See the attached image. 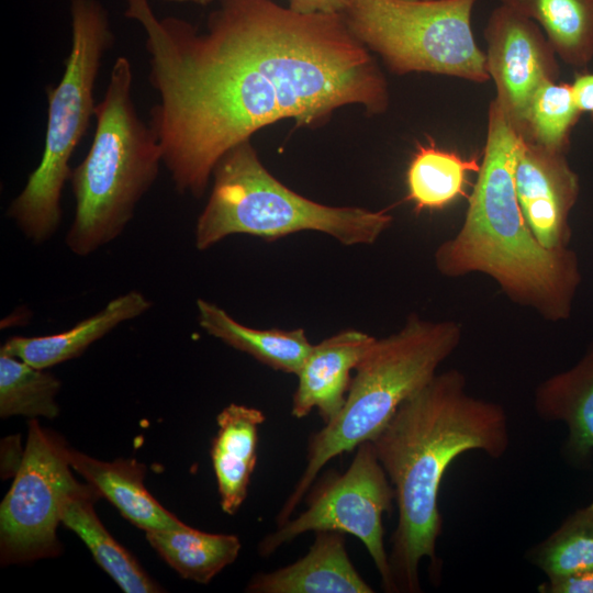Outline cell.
Listing matches in <instances>:
<instances>
[{"mask_svg": "<svg viewBox=\"0 0 593 593\" xmlns=\"http://www.w3.org/2000/svg\"><path fill=\"white\" fill-rule=\"evenodd\" d=\"M145 34L158 96L149 125L180 194L201 198L219 160L268 124L322 123L338 108L387 110V81L343 14H300L272 0H219L205 31L125 0Z\"/></svg>", "mask_w": 593, "mask_h": 593, "instance_id": "6da1fadb", "label": "cell"}, {"mask_svg": "<svg viewBox=\"0 0 593 593\" xmlns=\"http://www.w3.org/2000/svg\"><path fill=\"white\" fill-rule=\"evenodd\" d=\"M371 441L398 507L389 553L392 593H418L422 560H430L437 577L440 570L443 478L466 451L503 457L511 443L507 414L501 404L470 394L466 376L449 369L405 400Z\"/></svg>", "mask_w": 593, "mask_h": 593, "instance_id": "7a4b0ae2", "label": "cell"}, {"mask_svg": "<svg viewBox=\"0 0 593 593\" xmlns=\"http://www.w3.org/2000/svg\"><path fill=\"white\" fill-rule=\"evenodd\" d=\"M522 136L496 100L490 102L482 164L465 221L441 243L434 261L439 273L491 277L514 303L558 323L572 314L582 281L578 255L570 247L541 246L524 219L514 181Z\"/></svg>", "mask_w": 593, "mask_h": 593, "instance_id": "3957f363", "label": "cell"}, {"mask_svg": "<svg viewBox=\"0 0 593 593\" xmlns=\"http://www.w3.org/2000/svg\"><path fill=\"white\" fill-rule=\"evenodd\" d=\"M132 82L130 59L118 57L94 109L91 146L71 171L75 215L65 243L76 256L93 254L122 234L163 164L157 136L133 103Z\"/></svg>", "mask_w": 593, "mask_h": 593, "instance_id": "277c9868", "label": "cell"}, {"mask_svg": "<svg viewBox=\"0 0 593 593\" xmlns=\"http://www.w3.org/2000/svg\"><path fill=\"white\" fill-rule=\"evenodd\" d=\"M461 336L458 322L411 314L401 329L376 338L355 369L340 412L310 437L306 467L277 516L278 526L290 519L329 460L372 440L400 405L437 374Z\"/></svg>", "mask_w": 593, "mask_h": 593, "instance_id": "5b68a950", "label": "cell"}, {"mask_svg": "<svg viewBox=\"0 0 593 593\" xmlns=\"http://www.w3.org/2000/svg\"><path fill=\"white\" fill-rule=\"evenodd\" d=\"M212 178L194 228L199 250L235 234L273 240L302 231L325 233L346 246L371 245L393 221L384 210L329 206L294 192L265 168L250 139L231 148Z\"/></svg>", "mask_w": 593, "mask_h": 593, "instance_id": "8992f818", "label": "cell"}, {"mask_svg": "<svg viewBox=\"0 0 593 593\" xmlns=\"http://www.w3.org/2000/svg\"><path fill=\"white\" fill-rule=\"evenodd\" d=\"M71 46L56 86L46 87L47 120L42 158L7 216L33 244L51 239L61 222L60 199L70 158L94 116V86L114 42L109 13L99 0H70Z\"/></svg>", "mask_w": 593, "mask_h": 593, "instance_id": "52a82bcc", "label": "cell"}, {"mask_svg": "<svg viewBox=\"0 0 593 593\" xmlns=\"http://www.w3.org/2000/svg\"><path fill=\"white\" fill-rule=\"evenodd\" d=\"M475 1L348 0L343 16L398 75L424 71L485 82L486 57L471 29Z\"/></svg>", "mask_w": 593, "mask_h": 593, "instance_id": "ba28073f", "label": "cell"}, {"mask_svg": "<svg viewBox=\"0 0 593 593\" xmlns=\"http://www.w3.org/2000/svg\"><path fill=\"white\" fill-rule=\"evenodd\" d=\"M395 503L393 485L379 461L373 444L367 440L340 474L317 484L306 499L307 507L288 519L258 545L262 557L306 532L337 530L361 540L380 574L382 588L392 593L389 553L384 548L382 518Z\"/></svg>", "mask_w": 593, "mask_h": 593, "instance_id": "9c48e42d", "label": "cell"}, {"mask_svg": "<svg viewBox=\"0 0 593 593\" xmlns=\"http://www.w3.org/2000/svg\"><path fill=\"white\" fill-rule=\"evenodd\" d=\"M71 469L63 438L32 419L22 461L0 505L2 564L59 555L63 506L81 485Z\"/></svg>", "mask_w": 593, "mask_h": 593, "instance_id": "30bf717a", "label": "cell"}, {"mask_svg": "<svg viewBox=\"0 0 593 593\" xmlns=\"http://www.w3.org/2000/svg\"><path fill=\"white\" fill-rule=\"evenodd\" d=\"M484 37L486 68L496 87V102L513 128L528 136L532 98L546 80H557V54L533 20L500 4L490 13Z\"/></svg>", "mask_w": 593, "mask_h": 593, "instance_id": "8fae6325", "label": "cell"}, {"mask_svg": "<svg viewBox=\"0 0 593 593\" xmlns=\"http://www.w3.org/2000/svg\"><path fill=\"white\" fill-rule=\"evenodd\" d=\"M515 189L526 224L548 249L570 247V214L580 180L566 154L522 137L514 170Z\"/></svg>", "mask_w": 593, "mask_h": 593, "instance_id": "7c38bea8", "label": "cell"}, {"mask_svg": "<svg viewBox=\"0 0 593 593\" xmlns=\"http://www.w3.org/2000/svg\"><path fill=\"white\" fill-rule=\"evenodd\" d=\"M376 338L357 329L342 331L313 345L298 372L291 414L305 417L316 409L325 424L343 409L356 369Z\"/></svg>", "mask_w": 593, "mask_h": 593, "instance_id": "4fadbf2b", "label": "cell"}, {"mask_svg": "<svg viewBox=\"0 0 593 593\" xmlns=\"http://www.w3.org/2000/svg\"><path fill=\"white\" fill-rule=\"evenodd\" d=\"M344 535L337 530L315 532L305 556L275 571L255 574L246 592L373 593L349 559Z\"/></svg>", "mask_w": 593, "mask_h": 593, "instance_id": "5bb4252c", "label": "cell"}, {"mask_svg": "<svg viewBox=\"0 0 593 593\" xmlns=\"http://www.w3.org/2000/svg\"><path fill=\"white\" fill-rule=\"evenodd\" d=\"M534 409L542 421L567 426L566 456L586 463L593 452V340L577 363L536 388Z\"/></svg>", "mask_w": 593, "mask_h": 593, "instance_id": "9a60e30c", "label": "cell"}, {"mask_svg": "<svg viewBox=\"0 0 593 593\" xmlns=\"http://www.w3.org/2000/svg\"><path fill=\"white\" fill-rule=\"evenodd\" d=\"M150 306L152 302L142 292L131 290L65 332L34 337L12 336L1 346L0 354L19 358L38 369H48L79 357L118 325L141 316Z\"/></svg>", "mask_w": 593, "mask_h": 593, "instance_id": "2e32d148", "label": "cell"}, {"mask_svg": "<svg viewBox=\"0 0 593 593\" xmlns=\"http://www.w3.org/2000/svg\"><path fill=\"white\" fill-rule=\"evenodd\" d=\"M68 460L70 467L81 474L100 496L112 503L136 527L149 532L184 525L145 488V465L134 459L102 461L70 447Z\"/></svg>", "mask_w": 593, "mask_h": 593, "instance_id": "e0dca14e", "label": "cell"}, {"mask_svg": "<svg viewBox=\"0 0 593 593\" xmlns=\"http://www.w3.org/2000/svg\"><path fill=\"white\" fill-rule=\"evenodd\" d=\"M265 419L260 410L236 403L224 407L216 417L219 428L211 459L221 507L228 515H234L247 496L257 461L258 428Z\"/></svg>", "mask_w": 593, "mask_h": 593, "instance_id": "ac0fdd59", "label": "cell"}, {"mask_svg": "<svg viewBox=\"0 0 593 593\" xmlns=\"http://www.w3.org/2000/svg\"><path fill=\"white\" fill-rule=\"evenodd\" d=\"M100 497L88 483L68 495L61 511V524L72 530L90 550L96 562L126 593H156L161 588L137 560L107 530L96 514Z\"/></svg>", "mask_w": 593, "mask_h": 593, "instance_id": "d6986e66", "label": "cell"}, {"mask_svg": "<svg viewBox=\"0 0 593 593\" xmlns=\"http://www.w3.org/2000/svg\"><path fill=\"white\" fill-rule=\"evenodd\" d=\"M198 322L209 335L282 372L298 374L312 344L304 329H257L234 320L217 304L197 300Z\"/></svg>", "mask_w": 593, "mask_h": 593, "instance_id": "ffe728a7", "label": "cell"}, {"mask_svg": "<svg viewBox=\"0 0 593 593\" xmlns=\"http://www.w3.org/2000/svg\"><path fill=\"white\" fill-rule=\"evenodd\" d=\"M501 4L535 21L557 56L570 67L593 60V0H500Z\"/></svg>", "mask_w": 593, "mask_h": 593, "instance_id": "44dd1931", "label": "cell"}, {"mask_svg": "<svg viewBox=\"0 0 593 593\" xmlns=\"http://www.w3.org/2000/svg\"><path fill=\"white\" fill-rule=\"evenodd\" d=\"M145 533L149 545L175 571L202 584L232 564L242 547L236 535L204 533L186 524Z\"/></svg>", "mask_w": 593, "mask_h": 593, "instance_id": "7402d4cb", "label": "cell"}, {"mask_svg": "<svg viewBox=\"0 0 593 593\" xmlns=\"http://www.w3.org/2000/svg\"><path fill=\"white\" fill-rule=\"evenodd\" d=\"M479 169L477 157L465 159L433 141L419 144L406 172L407 198L417 211L443 209L465 194L468 174Z\"/></svg>", "mask_w": 593, "mask_h": 593, "instance_id": "603a6c76", "label": "cell"}, {"mask_svg": "<svg viewBox=\"0 0 593 593\" xmlns=\"http://www.w3.org/2000/svg\"><path fill=\"white\" fill-rule=\"evenodd\" d=\"M547 579L593 568V502L568 515L547 538L526 552Z\"/></svg>", "mask_w": 593, "mask_h": 593, "instance_id": "cb8c5ba5", "label": "cell"}, {"mask_svg": "<svg viewBox=\"0 0 593 593\" xmlns=\"http://www.w3.org/2000/svg\"><path fill=\"white\" fill-rule=\"evenodd\" d=\"M58 378L23 360L0 354V416L55 418L59 414L56 396Z\"/></svg>", "mask_w": 593, "mask_h": 593, "instance_id": "d4e9b609", "label": "cell"}, {"mask_svg": "<svg viewBox=\"0 0 593 593\" xmlns=\"http://www.w3.org/2000/svg\"><path fill=\"white\" fill-rule=\"evenodd\" d=\"M581 114L571 85L546 80L532 98L526 139L566 154L571 131Z\"/></svg>", "mask_w": 593, "mask_h": 593, "instance_id": "484cf974", "label": "cell"}, {"mask_svg": "<svg viewBox=\"0 0 593 593\" xmlns=\"http://www.w3.org/2000/svg\"><path fill=\"white\" fill-rule=\"evenodd\" d=\"M540 593H593V568L570 575L548 579L538 586Z\"/></svg>", "mask_w": 593, "mask_h": 593, "instance_id": "4316f807", "label": "cell"}, {"mask_svg": "<svg viewBox=\"0 0 593 593\" xmlns=\"http://www.w3.org/2000/svg\"><path fill=\"white\" fill-rule=\"evenodd\" d=\"M289 9L300 14H343L348 0H288Z\"/></svg>", "mask_w": 593, "mask_h": 593, "instance_id": "83f0119b", "label": "cell"}, {"mask_svg": "<svg viewBox=\"0 0 593 593\" xmlns=\"http://www.w3.org/2000/svg\"><path fill=\"white\" fill-rule=\"evenodd\" d=\"M571 88L580 112L588 113L593 120V71L578 74Z\"/></svg>", "mask_w": 593, "mask_h": 593, "instance_id": "f1b7e54d", "label": "cell"}, {"mask_svg": "<svg viewBox=\"0 0 593 593\" xmlns=\"http://www.w3.org/2000/svg\"><path fill=\"white\" fill-rule=\"evenodd\" d=\"M166 2H174V3H192L198 5H208L213 0H164Z\"/></svg>", "mask_w": 593, "mask_h": 593, "instance_id": "f546056e", "label": "cell"}]
</instances>
